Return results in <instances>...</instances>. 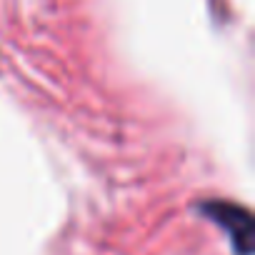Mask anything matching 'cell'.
Returning a JSON list of instances; mask_svg holds the SVG:
<instances>
[{"label": "cell", "mask_w": 255, "mask_h": 255, "mask_svg": "<svg viewBox=\"0 0 255 255\" xmlns=\"http://www.w3.org/2000/svg\"><path fill=\"white\" fill-rule=\"evenodd\" d=\"M200 213L208 215L213 223H218L228 233L235 255L253 253V218L245 208L235 203H225V200H208L200 205Z\"/></svg>", "instance_id": "1"}]
</instances>
